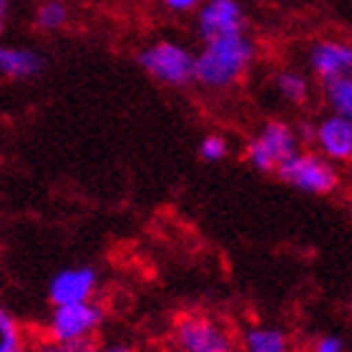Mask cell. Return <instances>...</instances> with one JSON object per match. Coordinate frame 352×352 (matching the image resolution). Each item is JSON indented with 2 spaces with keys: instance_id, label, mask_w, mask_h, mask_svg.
Listing matches in <instances>:
<instances>
[{
  "instance_id": "obj_1",
  "label": "cell",
  "mask_w": 352,
  "mask_h": 352,
  "mask_svg": "<svg viewBox=\"0 0 352 352\" xmlns=\"http://www.w3.org/2000/svg\"><path fill=\"white\" fill-rule=\"evenodd\" d=\"M252 56H254V48L244 38V33L212 38L206 41L204 53L194 58V78L212 88L232 86L250 68Z\"/></svg>"
},
{
  "instance_id": "obj_2",
  "label": "cell",
  "mask_w": 352,
  "mask_h": 352,
  "mask_svg": "<svg viewBox=\"0 0 352 352\" xmlns=\"http://www.w3.org/2000/svg\"><path fill=\"white\" fill-rule=\"evenodd\" d=\"M174 352H236L234 324L212 312H184L171 327Z\"/></svg>"
},
{
  "instance_id": "obj_3",
  "label": "cell",
  "mask_w": 352,
  "mask_h": 352,
  "mask_svg": "<svg viewBox=\"0 0 352 352\" xmlns=\"http://www.w3.org/2000/svg\"><path fill=\"white\" fill-rule=\"evenodd\" d=\"M106 320V309L96 300L68 302V305H53V315L45 324V338L56 342H78V340H94Z\"/></svg>"
},
{
  "instance_id": "obj_4",
  "label": "cell",
  "mask_w": 352,
  "mask_h": 352,
  "mask_svg": "<svg viewBox=\"0 0 352 352\" xmlns=\"http://www.w3.org/2000/svg\"><path fill=\"white\" fill-rule=\"evenodd\" d=\"M277 176L282 182L292 184L294 189L307 191V194H332L340 186V174L332 166L330 159H324L312 151H297L289 159L279 164Z\"/></svg>"
},
{
  "instance_id": "obj_5",
  "label": "cell",
  "mask_w": 352,
  "mask_h": 352,
  "mask_svg": "<svg viewBox=\"0 0 352 352\" xmlns=\"http://www.w3.org/2000/svg\"><path fill=\"white\" fill-rule=\"evenodd\" d=\"M139 63L154 76L156 81L171 86H186L194 78V58L176 43H156L139 56Z\"/></svg>"
},
{
  "instance_id": "obj_6",
  "label": "cell",
  "mask_w": 352,
  "mask_h": 352,
  "mask_svg": "<svg viewBox=\"0 0 352 352\" xmlns=\"http://www.w3.org/2000/svg\"><path fill=\"white\" fill-rule=\"evenodd\" d=\"M96 289H98V272L94 267H68L51 279L48 297H51L53 305L86 302L94 300Z\"/></svg>"
},
{
  "instance_id": "obj_7",
  "label": "cell",
  "mask_w": 352,
  "mask_h": 352,
  "mask_svg": "<svg viewBox=\"0 0 352 352\" xmlns=\"http://www.w3.org/2000/svg\"><path fill=\"white\" fill-rule=\"evenodd\" d=\"M242 8L236 0H209L199 15V30L204 41L242 33Z\"/></svg>"
},
{
  "instance_id": "obj_8",
  "label": "cell",
  "mask_w": 352,
  "mask_h": 352,
  "mask_svg": "<svg viewBox=\"0 0 352 352\" xmlns=\"http://www.w3.org/2000/svg\"><path fill=\"white\" fill-rule=\"evenodd\" d=\"M317 146L322 148L324 159L330 162H350L352 156V124L350 116H330L317 126Z\"/></svg>"
},
{
  "instance_id": "obj_9",
  "label": "cell",
  "mask_w": 352,
  "mask_h": 352,
  "mask_svg": "<svg viewBox=\"0 0 352 352\" xmlns=\"http://www.w3.org/2000/svg\"><path fill=\"white\" fill-rule=\"evenodd\" d=\"M236 352H292V338L277 324H247L236 332Z\"/></svg>"
},
{
  "instance_id": "obj_10",
  "label": "cell",
  "mask_w": 352,
  "mask_h": 352,
  "mask_svg": "<svg viewBox=\"0 0 352 352\" xmlns=\"http://www.w3.org/2000/svg\"><path fill=\"white\" fill-rule=\"evenodd\" d=\"M352 66V51L347 43L340 41H322L312 51V68L322 81L338 78V76H350Z\"/></svg>"
},
{
  "instance_id": "obj_11",
  "label": "cell",
  "mask_w": 352,
  "mask_h": 352,
  "mask_svg": "<svg viewBox=\"0 0 352 352\" xmlns=\"http://www.w3.org/2000/svg\"><path fill=\"white\" fill-rule=\"evenodd\" d=\"M257 141H259V146L267 151V156L272 159L274 169H277L285 159H289L292 154L300 151L297 133L292 131V126L282 124V121H272V124L264 126V131L257 136Z\"/></svg>"
},
{
  "instance_id": "obj_12",
  "label": "cell",
  "mask_w": 352,
  "mask_h": 352,
  "mask_svg": "<svg viewBox=\"0 0 352 352\" xmlns=\"http://www.w3.org/2000/svg\"><path fill=\"white\" fill-rule=\"evenodd\" d=\"M43 68V58L33 51H18V48H3L0 45V71L8 76H36Z\"/></svg>"
},
{
  "instance_id": "obj_13",
  "label": "cell",
  "mask_w": 352,
  "mask_h": 352,
  "mask_svg": "<svg viewBox=\"0 0 352 352\" xmlns=\"http://www.w3.org/2000/svg\"><path fill=\"white\" fill-rule=\"evenodd\" d=\"M28 345L23 324L15 320V315L8 307L0 305V352H15Z\"/></svg>"
},
{
  "instance_id": "obj_14",
  "label": "cell",
  "mask_w": 352,
  "mask_h": 352,
  "mask_svg": "<svg viewBox=\"0 0 352 352\" xmlns=\"http://www.w3.org/2000/svg\"><path fill=\"white\" fill-rule=\"evenodd\" d=\"M327 86V98H330L332 109L338 111L340 116H350L352 113V81L350 76H338L324 81Z\"/></svg>"
},
{
  "instance_id": "obj_15",
  "label": "cell",
  "mask_w": 352,
  "mask_h": 352,
  "mask_svg": "<svg viewBox=\"0 0 352 352\" xmlns=\"http://www.w3.org/2000/svg\"><path fill=\"white\" fill-rule=\"evenodd\" d=\"M36 23L38 28H45V30H56V28H63L68 23V8L60 3V0H51V3H45L41 6L36 15Z\"/></svg>"
},
{
  "instance_id": "obj_16",
  "label": "cell",
  "mask_w": 352,
  "mask_h": 352,
  "mask_svg": "<svg viewBox=\"0 0 352 352\" xmlns=\"http://www.w3.org/2000/svg\"><path fill=\"white\" fill-rule=\"evenodd\" d=\"M277 88L285 94V98H289L294 103H302L307 98V81L297 74H279Z\"/></svg>"
},
{
  "instance_id": "obj_17",
  "label": "cell",
  "mask_w": 352,
  "mask_h": 352,
  "mask_svg": "<svg viewBox=\"0 0 352 352\" xmlns=\"http://www.w3.org/2000/svg\"><path fill=\"white\" fill-rule=\"evenodd\" d=\"M30 352H96L94 340H78V342H56L43 338L41 342L30 347Z\"/></svg>"
},
{
  "instance_id": "obj_18",
  "label": "cell",
  "mask_w": 352,
  "mask_h": 352,
  "mask_svg": "<svg viewBox=\"0 0 352 352\" xmlns=\"http://www.w3.org/2000/svg\"><path fill=\"white\" fill-rule=\"evenodd\" d=\"M227 151H229V146L221 136H206V139L201 141V146H199V154H201V159H206V162H221V159L227 156Z\"/></svg>"
},
{
  "instance_id": "obj_19",
  "label": "cell",
  "mask_w": 352,
  "mask_h": 352,
  "mask_svg": "<svg viewBox=\"0 0 352 352\" xmlns=\"http://www.w3.org/2000/svg\"><path fill=\"white\" fill-rule=\"evenodd\" d=\"M309 352H347V345L340 335H320Z\"/></svg>"
},
{
  "instance_id": "obj_20",
  "label": "cell",
  "mask_w": 352,
  "mask_h": 352,
  "mask_svg": "<svg viewBox=\"0 0 352 352\" xmlns=\"http://www.w3.org/2000/svg\"><path fill=\"white\" fill-rule=\"evenodd\" d=\"M164 3H166L171 10H189V8L197 6L199 0H164Z\"/></svg>"
},
{
  "instance_id": "obj_21",
  "label": "cell",
  "mask_w": 352,
  "mask_h": 352,
  "mask_svg": "<svg viewBox=\"0 0 352 352\" xmlns=\"http://www.w3.org/2000/svg\"><path fill=\"white\" fill-rule=\"evenodd\" d=\"M96 352H136L131 345H126V342H111V345L101 347V350H96Z\"/></svg>"
},
{
  "instance_id": "obj_22",
  "label": "cell",
  "mask_w": 352,
  "mask_h": 352,
  "mask_svg": "<svg viewBox=\"0 0 352 352\" xmlns=\"http://www.w3.org/2000/svg\"><path fill=\"white\" fill-rule=\"evenodd\" d=\"M0 25H3V0H0Z\"/></svg>"
},
{
  "instance_id": "obj_23",
  "label": "cell",
  "mask_w": 352,
  "mask_h": 352,
  "mask_svg": "<svg viewBox=\"0 0 352 352\" xmlns=\"http://www.w3.org/2000/svg\"><path fill=\"white\" fill-rule=\"evenodd\" d=\"M15 352H30V350H28V345H25V347H21V350H15Z\"/></svg>"
}]
</instances>
